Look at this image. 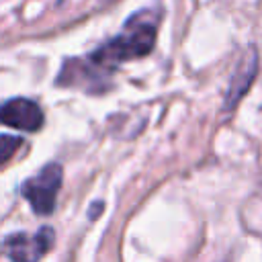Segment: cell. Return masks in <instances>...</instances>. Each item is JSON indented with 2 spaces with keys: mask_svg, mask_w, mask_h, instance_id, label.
<instances>
[{
  "mask_svg": "<svg viewBox=\"0 0 262 262\" xmlns=\"http://www.w3.org/2000/svg\"><path fill=\"white\" fill-rule=\"evenodd\" d=\"M156 41V20L149 12H139L121 31L119 37L108 41L104 47H100L94 53V59L102 66L121 63L127 59H135L141 55H147Z\"/></svg>",
  "mask_w": 262,
  "mask_h": 262,
  "instance_id": "1",
  "label": "cell"
},
{
  "mask_svg": "<svg viewBox=\"0 0 262 262\" xmlns=\"http://www.w3.org/2000/svg\"><path fill=\"white\" fill-rule=\"evenodd\" d=\"M61 186V166L47 164L39 174L23 184V194L39 215H49L55 207V196Z\"/></svg>",
  "mask_w": 262,
  "mask_h": 262,
  "instance_id": "2",
  "label": "cell"
},
{
  "mask_svg": "<svg viewBox=\"0 0 262 262\" xmlns=\"http://www.w3.org/2000/svg\"><path fill=\"white\" fill-rule=\"evenodd\" d=\"M53 244L51 227H41L35 235L14 233L4 239V252L12 262H37Z\"/></svg>",
  "mask_w": 262,
  "mask_h": 262,
  "instance_id": "3",
  "label": "cell"
},
{
  "mask_svg": "<svg viewBox=\"0 0 262 262\" xmlns=\"http://www.w3.org/2000/svg\"><path fill=\"white\" fill-rule=\"evenodd\" d=\"M0 123L20 131H37L43 125V111L29 98H12L0 106Z\"/></svg>",
  "mask_w": 262,
  "mask_h": 262,
  "instance_id": "4",
  "label": "cell"
},
{
  "mask_svg": "<svg viewBox=\"0 0 262 262\" xmlns=\"http://www.w3.org/2000/svg\"><path fill=\"white\" fill-rule=\"evenodd\" d=\"M23 145V139L16 135H0V166L6 164Z\"/></svg>",
  "mask_w": 262,
  "mask_h": 262,
  "instance_id": "5",
  "label": "cell"
}]
</instances>
